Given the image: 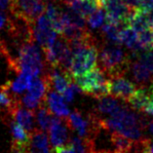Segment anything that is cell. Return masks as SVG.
Instances as JSON below:
<instances>
[{
	"instance_id": "cell-1",
	"label": "cell",
	"mask_w": 153,
	"mask_h": 153,
	"mask_svg": "<svg viewBox=\"0 0 153 153\" xmlns=\"http://www.w3.org/2000/svg\"><path fill=\"white\" fill-rule=\"evenodd\" d=\"M102 124L132 140H140L144 139L143 137V129L140 123V114L127 106L120 105L114 112L107 118H100Z\"/></svg>"
},
{
	"instance_id": "cell-2",
	"label": "cell",
	"mask_w": 153,
	"mask_h": 153,
	"mask_svg": "<svg viewBox=\"0 0 153 153\" xmlns=\"http://www.w3.org/2000/svg\"><path fill=\"white\" fill-rule=\"evenodd\" d=\"M43 56V50L36 45L34 41H30L20 46L17 59H11L8 61L9 65L17 73L24 71L35 77L44 73L46 62L44 61Z\"/></svg>"
},
{
	"instance_id": "cell-3",
	"label": "cell",
	"mask_w": 153,
	"mask_h": 153,
	"mask_svg": "<svg viewBox=\"0 0 153 153\" xmlns=\"http://www.w3.org/2000/svg\"><path fill=\"white\" fill-rule=\"evenodd\" d=\"M99 62L100 68L110 78L122 75L129 61L120 44L106 42L99 49Z\"/></svg>"
},
{
	"instance_id": "cell-4",
	"label": "cell",
	"mask_w": 153,
	"mask_h": 153,
	"mask_svg": "<svg viewBox=\"0 0 153 153\" xmlns=\"http://www.w3.org/2000/svg\"><path fill=\"white\" fill-rule=\"evenodd\" d=\"M72 52V62L69 74L72 77L80 76L97 66L99 61V49L96 40L70 47Z\"/></svg>"
},
{
	"instance_id": "cell-5",
	"label": "cell",
	"mask_w": 153,
	"mask_h": 153,
	"mask_svg": "<svg viewBox=\"0 0 153 153\" xmlns=\"http://www.w3.org/2000/svg\"><path fill=\"white\" fill-rule=\"evenodd\" d=\"M103 70L96 66L80 76L74 77L73 81L84 94L96 99L109 95V78Z\"/></svg>"
},
{
	"instance_id": "cell-6",
	"label": "cell",
	"mask_w": 153,
	"mask_h": 153,
	"mask_svg": "<svg viewBox=\"0 0 153 153\" xmlns=\"http://www.w3.org/2000/svg\"><path fill=\"white\" fill-rule=\"evenodd\" d=\"M43 53L45 62L49 66H59L69 72L72 62V52L65 38L58 36L53 43L44 48Z\"/></svg>"
},
{
	"instance_id": "cell-7",
	"label": "cell",
	"mask_w": 153,
	"mask_h": 153,
	"mask_svg": "<svg viewBox=\"0 0 153 153\" xmlns=\"http://www.w3.org/2000/svg\"><path fill=\"white\" fill-rule=\"evenodd\" d=\"M46 4L47 0H12L9 12L34 24L37 18L44 13Z\"/></svg>"
},
{
	"instance_id": "cell-8",
	"label": "cell",
	"mask_w": 153,
	"mask_h": 153,
	"mask_svg": "<svg viewBox=\"0 0 153 153\" xmlns=\"http://www.w3.org/2000/svg\"><path fill=\"white\" fill-rule=\"evenodd\" d=\"M13 153H54L45 132L34 130L29 140L23 144H12Z\"/></svg>"
},
{
	"instance_id": "cell-9",
	"label": "cell",
	"mask_w": 153,
	"mask_h": 153,
	"mask_svg": "<svg viewBox=\"0 0 153 153\" xmlns=\"http://www.w3.org/2000/svg\"><path fill=\"white\" fill-rule=\"evenodd\" d=\"M45 74L48 82H49L50 89L53 88L56 92L59 93V94H63V92L68 89V87L73 81L69 72L59 66H51L49 71Z\"/></svg>"
},
{
	"instance_id": "cell-10",
	"label": "cell",
	"mask_w": 153,
	"mask_h": 153,
	"mask_svg": "<svg viewBox=\"0 0 153 153\" xmlns=\"http://www.w3.org/2000/svg\"><path fill=\"white\" fill-rule=\"evenodd\" d=\"M137 90L135 84L123 75H117L109 78V95L117 99L124 100L125 102Z\"/></svg>"
},
{
	"instance_id": "cell-11",
	"label": "cell",
	"mask_w": 153,
	"mask_h": 153,
	"mask_svg": "<svg viewBox=\"0 0 153 153\" xmlns=\"http://www.w3.org/2000/svg\"><path fill=\"white\" fill-rule=\"evenodd\" d=\"M68 126L65 118H61L55 115L49 128V136L52 145L55 147L62 146L68 143Z\"/></svg>"
},
{
	"instance_id": "cell-12",
	"label": "cell",
	"mask_w": 153,
	"mask_h": 153,
	"mask_svg": "<svg viewBox=\"0 0 153 153\" xmlns=\"http://www.w3.org/2000/svg\"><path fill=\"white\" fill-rule=\"evenodd\" d=\"M11 119L20 124L22 127H24L29 134L36 130V117L34 111L23 106L20 102L15 106L11 112Z\"/></svg>"
},
{
	"instance_id": "cell-13",
	"label": "cell",
	"mask_w": 153,
	"mask_h": 153,
	"mask_svg": "<svg viewBox=\"0 0 153 153\" xmlns=\"http://www.w3.org/2000/svg\"><path fill=\"white\" fill-rule=\"evenodd\" d=\"M46 106L56 116L61 118H68L70 114V110L66 105L65 100L56 91H49L47 93L45 100Z\"/></svg>"
},
{
	"instance_id": "cell-14",
	"label": "cell",
	"mask_w": 153,
	"mask_h": 153,
	"mask_svg": "<svg viewBox=\"0 0 153 153\" xmlns=\"http://www.w3.org/2000/svg\"><path fill=\"white\" fill-rule=\"evenodd\" d=\"M32 78L33 76L31 74L21 71L18 73V76L16 79L14 81H8L6 84L2 86L1 89L7 91L10 95H12L15 98L19 99L18 97L23 95L25 91H27L28 89L29 85L31 83Z\"/></svg>"
},
{
	"instance_id": "cell-15",
	"label": "cell",
	"mask_w": 153,
	"mask_h": 153,
	"mask_svg": "<svg viewBox=\"0 0 153 153\" xmlns=\"http://www.w3.org/2000/svg\"><path fill=\"white\" fill-rule=\"evenodd\" d=\"M120 44L125 45L133 54L137 55L146 51L140 45L139 41V34L131 27H125L121 29L120 32Z\"/></svg>"
},
{
	"instance_id": "cell-16",
	"label": "cell",
	"mask_w": 153,
	"mask_h": 153,
	"mask_svg": "<svg viewBox=\"0 0 153 153\" xmlns=\"http://www.w3.org/2000/svg\"><path fill=\"white\" fill-rule=\"evenodd\" d=\"M153 94V84L149 87H140L134 92V94L127 100L131 107L135 110L143 111L150 100Z\"/></svg>"
},
{
	"instance_id": "cell-17",
	"label": "cell",
	"mask_w": 153,
	"mask_h": 153,
	"mask_svg": "<svg viewBox=\"0 0 153 153\" xmlns=\"http://www.w3.org/2000/svg\"><path fill=\"white\" fill-rule=\"evenodd\" d=\"M131 74L140 87H148L152 81V72L139 59L131 63Z\"/></svg>"
},
{
	"instance_id": "cell-18",
	"label": "cell",
	"mask_w": 153,
	"mask_h": 153,
	"mask_svg": "<svg viewBox=\"0 0 153 153\" xmlns=\"http://www.w3.org/2000/svg\"><path fill=\"white\" fill-rule=\"evenodd\" d=\"M121 105L120 102L115 97L104 96L102 98L98 99V103H97L95 113L100 116V115H111L117 108Z\"/></svg>"
},
{
	"instance_id": "cell-19",
	"label": "cell",
	"mask_w": 153,
	"mask_h": 153,
	"mask_svg": "<svg viewBox=\"0 0 153 153\" xmlns=\"http://www.w3.org/2000/svg\"><path fill=\"white\" fill-rule=\"evenodd\" d=\"M68 6L85 19L100 7L97 0H74Z\"/></svg>"
},
{
	"instance_id": "cell-20",
	"label": "cell",
	"mask_w": 153,
	"mask_h": 153,
	"mask_svg": "<svg viewBox=\"0 0 153 153\" xmlns=\"http://www.w3.org/2000/svg\"><path fill=\"white\" fill-rule=\"evenodd\" d=\"M125 27H129V25L114 24L106 21L102 27V32L104 38L106 39V42L120 44V32L121 29Z\"/></svg>"
},
{
	"instance_id": "cell-21",
	"label": "cell",
	"mask_w": 153,
	"mask_h": 153,
	"mask_svg": "<svg viewBox=\"0 0 153 153\" xmlns=\"http://www.w3.org/2000/svg\"><path fill=\"white\" fill-rule=\"evenodd\" d=\"M36 121H37V126L39 127V130L43 131H48L52 124V121L55 117V115L49 110V108L46 106V104L40 106L37 109V113L35 114Z\"/></svg>"
},
{
	"instance_id": "cell-22",
	"label": "cell",
	"mask_w": 153,
	"mask_h": 153,
	"mask_svg": "<svg viewBox=\"0 0 153 153\" xmlns=\"http://www.w3.org/2000/svg\"><path fill=\"white\" fill-rule=\"evenodd\" d=\"M10 128L11 133H12V144H23L25 143L29 140L30 134H29L24 127H22L20 124L14 120L10 121Z\"/></svg>"
},
{
	"instance_id": "cell-23",
	"label": "cell",
	"mask_w": 153,
	"mask_h": 153,
	"mask_svg": "<svg viewBox=\"0 0 153 153\" xmlns=\"http://www.w3.org/2000/svg\"><path fill=\"white\" fill-rule=\"evenodd\" d=\"M106 22V14L102 7H99L96 11H94L90 16L87 18L88 25L92 29H98L102 27Z\"/></svg>"
},
{
	"instance_id": "cell-24",
	"label": "cell",
	"mask_w": 153,
	"mask_h": 153,
	"mask_svg": "<svg viewBox=\"0 0 153 153\" xmlns=\"http://www.w3.org/2000/svg\"><path fill=\"white\" fill-rule=\"evenodd\" d=\"M113 141L116 153H127L134 143V140L115 132H113Z\"/></svg>"
},
{
	"instance_id": "cell-25",
	"label": "cell",
	"mask_w": 153,
	"mask_h": 153,
	"mask_svg": "<svg viewBox=\"0 0 153 153\" xmlns=\"http://www.w3.org/2000/svg\"><path fill=\"white\" fill-rule=\"evenodd\" d=\"M137 34L140 45L144 48V50L153 49V30L150 27L137 32Z\"/></svg>"
},
{
	"instance_id": "cell-26",
	"label": "cell",
	"mask_w": 153,
	"mask_h": 153,
	"mask_svg": "<svg viewBox=\"0 0 153 153\" xmlns=\"http://www.w3.org/2000/svg\"><path fill=\"white\" fill-rule=\"evenodd\" d=\"M20 103L23 106L28 108V109H31V110L38 109L40 106H42L45 104V103H43L42 102H41V100L33 98L32 96L27 94V93L22 97V99H20Z\"/></svg>"
},
{
	"instance_id": "cell-27",
	"label": "cell",
	"mask_w": 153,
	"mask_h": 153,
	"mask_svg": "<svg viewBox=\"0 0 153 153\" xmlns=\"http://www.w3.org/2000/svg\"><path fill=\"white\" fill-rule=\"evenodd\" d=\"M139 61L153 73V50H146L140 54Z\"/></svg>"
},
{
	"instance_id": "cell-28",
	"label": "cell",
	"mask_w": 153,
	"mask_h": 153,
	"mask_svg": "<svg viewBox=\"0 0 153 153\" xmlns=\"http://www.w3.org/2000/svg\"><path fill=\"white\" fill-rule=\"evenodd\" d=\"M10 24V16L6 11H0V30L7 29Z\"/></svg>"
},
{
	"instance_id": "cell-29",
	"label": "cell",
	"mask_w": 153,
	"mask_h": 153,
	"mask_svg": "<svg viewBox=\"0 0 153 153\" xmlns=\"http://www.w3.org/2000/svg\"><path fill=\"white\" fill-rule=\"evenodd\" d=\"M53 151L54 153H77L70 143H68L65 145H62V146L55 147Z\"/></svg>"
},
{
	"instance_id": "cell-30",
	"label": "cell",
	"mask_w": 153,
	"mask_h": 153,
	"mask_svg": "<svg viewBox=\"0 0 153 153\" xmlns=\"http://www.w3.org/2000/svg\"><path fill=\"white\" fill-rule=\"evenodd\" d=\"M139 9H143L146 11L153 10V0H140Z\"/></svg>"
},
{
	"instance_id": "cell-31",
	"label": "cell",
	"mask_w": 153,
	"mask_h": 153,
	"mask_svg": "<svg viewBox=\"0 0 153 153\" xmlns=\"http://www.w3.org/2000/svg\"><path fill=\"white\" fill-rule=\"evenodd\" d=\"M12 0H0V11H10Z\"/></svg>"
},
{
	"instance_id": "cell-32",
	"label": "cell",
	"mask_w": 153,
	"mask_h": 153,
	"mask_svg": "<svg viewBox=\"0 0 153 153\" xmlns=\"http://www.w3.org/2000/svg\"><path fill=\"white\" fill-rule=\"evenodd\" d=\"M149 153H153V143H150V146H149Z\"/></svg>"
},
{
	"instance_id": "cell-33",
	"label": "cell",
	"mask_w": 153,
	"mask_h": 153,
	"mask_svg": "<svg viewBox=\"0 0 153 153\" xmlns=\"http://www.w3.org/2000/svg\"><path fill=\"white\" fill-rule=\"evenodd\" d=\"M151 29H152V30H153V28H151Z\"/></svg>"
}]
</instances>
